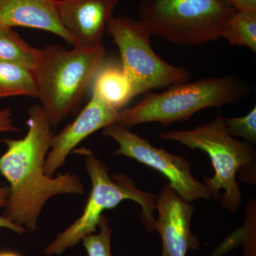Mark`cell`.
<instances>
[{"label":"cell","instance_id":"obj_1","mask_svg":"<svg viewBox=\"0 0 256 256\" xmlns=\"http://www.w3.org/2000/svg\"><path fill=\"white\" fill-rule=\"evenodd\" d=\"M28 131L22 139L2 140L6 150L0 156V174L10 184V196L4 216L28 232L37 228L45 204L58 194L84 193L78 175L66 173L47 176L45 160L54 133L42 106L28 108Z\"/></svg>","mask_w":256,"mask_h":256},{"label":"cell","instance_id":"obj_2","mask_svg":"<svg viewBox=\"0 0 256 256\" xmlns=\"http://www.w3.org/2000/svg\"><path fill=\"white\" fill-rule=\"evenodd\" d=\"M160 137L205 152L215 171L213 178L205 176L203 183L210 198L220 200L222 206L232 213L238 212L242 193L237 173L244 182H256V152L252 144L230 136L220 116L194 129L161 132Z\"/></svg>","mask_w":256,"mask_h":256},{"label":"cell","instance_id":"obj_3","mask_svg":"<svg viewBox=\"0 0 256 256\" xmlns=\"http://www.w3.org/2000/svg\"><path fill=\"white\" fill-rule=\"evenodd\" d=\"M33 70L38 98L52 128L78 110L106 57L102 44L67 50L58 45L42 48Z\"/></svg>","mask_w":256,"mask_h":256},{"label":"cell","instance_id":"obj_4","mask_svg":"<svg viewBox=\"0 0 256 256\" xmlns=\"http://www.w3.org/2000/svg\"><path fill=\"white\" fill-rule=\"evenodd\" d=\"M250 92V86L234 75L180 82L162 92H149L136 106L120 110L118 124L128 129L152 122L168 126L188 120L203 109L238 102Z\"/></svg>","mask_w":256,"mask_h":256},{"label":"cell","instance_id":"obj_5","mask_svg":"<svg viewBox=\"0 0 256 256\" xmlns=\"http://www.w3.org/2000/svg\"><path fill=\"white\" fill-rule=\"evenodd\" d=\"M235 12L224 0H140L138 6L152 36L185 46L222 38Z\"/></svg>","mask_w":256,"mask_h":256},{"label":"cell","instance_id":"obj_6","mask_svg":"<svg viewBox=\"0 0 256 256\" xmlns=\"http://www.w3.org/2000/svg\"><path fill=\"white\" fill-rule=\"evenodd\" d=\"M82 154L86 156V169L92 182L90 196L78 220L58 234L45 248L47 256H60L78 244L84 237L95 233L104 210L118 206L124 200H132L140 205L143 225L148 233L154 232V210L158 196L139 190L126 175L117 174L111 178L108 168L92 152L84 150Z\"/></svg>","mask_w":256,"mask_h":256},{"label":"cell","instance_id":"obj_7","mask_svg":"<svg viewBox=\"0 0 256 256\" xmlns=\"http://www.w3.org/2000/svg\"><path fill=\"white\" fill-rule=\"evenodd\" d=\"M106 32L118 47L121 65L131 82L134 97L188 82L191 78L186 69L172 65L156 54L152 46V35L139 20L114 16Z\"/></svg>","mask_w":256,"mask_h":256},{"label":"cell","instance_id":"obj_8","mask_svg":"<svg viewBox=\"0 0 256 256\" xmlns=\"http://www.w3.org/2000/svg\"><path fill=\"white\" fill-rule=\"evenodd\" d=\"M102 134L118 143V149L114 154L132 158L160 172L184 200L188 202L200 198L210 200L205 185L194 178L191 162L184 156L172 154L164 148H156L146 138L118 124L104 128Z\"/></svg>","mask_w":256,"mask_h":256},{"label":"cell","instance_id":"obj_9","mask_svg":"<svg viewBox=\"0 0 256 256\" xmlns=\"http://www.w3.org/2000/svg\"><path fill=\"white\" fill-rule=\"evenodd\" d=\"M182 198L169 183L156 197L158 218L154 230L162 242V256H186L190 249L196 250L201 244L191 230L194 206Z\"/></svg>","mask_w":256,"mask_h":256},{"label":"cell","instance_id":"obj_10","mask_svg":"<svg viewBox=\"0 0 256 256\" xmlns=\"http://www.w3.org/2000/svg\"><path fill=\"white\" fill-rule=\"evenodd\" d=\"M120 111L114 110L94 94L88 104L73 122L60 133L54 134L44 164V172L54 176L64 166L67 156L79 143L96 131L110 124H118Z\"/></svg>","mask_w":256,"mask_h":256},{"label":"cell","instance_id":"obj_11","mask_svg":"<svg viewBox=\"0 0 256 256\" xmlns=\"http://www.w3.org/2000/svg\"><path fill=\"white\" fill-rule=\"evenodd\" d=\"M119 0H56L60 22L77 47L101 44Z\"/></svg>","mask_w":256,"mask_h":256},{"label":"cell","instance_id":"obj_12","mask_svg":"<svg viewBox=\"0 0 256 256\" xmlns=\"http://www.w3.org/2000/svg\"><path fill=\"white\" fill-rule=\"evenodd\" d=\"M0 26L44 30L77 47L76 42L60 22L56 0H0Z\"/></svg>","mask_w":256,"mask_h":256},{"label":"cell","instance_id":"obj_13","mask_svg":"<svg viewBox=\"0 0 256 256\" xmlns=\"http://www.w3.org/2000/svg\"><path fill=\"white\" fill-rule=\"evenodd\" d=\"M114 109L120 111L132 98V87L122 65L104 64L92 82V94Z\"/></svg>","mask_w":256,"mask_h":256},{"label":"cell","instance_id":"obj_14","mask_svg":"<svg viewBox=\"0 0 256 256\" xmlns=\"http://www.w3.org/2000/svg\"><path fill=\"white\" fill-rule=\"evenodd\" d=\"M42 50L26 43L12 28L0 26V62L34 70L41 60Z\"/></svg>","mask_w":256,"mask_h":256},{"label":"cell","instance_id":"obj_15","mask_svg":"<svg viewBox=\"0 0 256 256\" xmlns=\"http://www.w3.org/2000/svg\"><path fill=\"white\" fill-rule=\"evenodd\" d=\"M20 96H38L33 70L0 62V98Z\"/></svg>","mask_w":256,"mask_h":256},{"label":"cell","instance_id":"obj_16","mask_svg":"<svg viewBox=\"0 0 256 256\" xmlns=\"http://www.w3.org/2000/svg\"><path fill=\"white\" fill-rule=\"evenodd\" d=\"M222 38L230 45L246 46L256 52V12L236 11Z\"/></svg>","mask_w":256,"mask_h":256},{"label":"cell","instance_id":"obj_17","mask_svg":"<svg viewBox=\"0 0 256 256\" xmlns=\"http://www.w3.org/2000/svg\"><path fill=\"white\" fill-rule=\"evenodd\" d=\"M98 226L100 233L90 234L82 239L88 256H112L111 237L112 229L105 215L101 216Z\"/></svg>","mask_w":256,"mask_h":256},{"label":"cell","instance_id":"obj_18","mask_svg":"<svg viewBox=\"0 0 256 256\" xmlns=\"http://www.w3.org/2000/svg\"><path fill=\"white\" fill-rule=\"evenodd\" d=\"M227 132L233 138H242L250 144L256 143V107L242 117L223 118Z\"/></svg>","mask_w":256,"mask_h":256},{"label":"cell","instance_id":"obj_19","mask_svg":"<svg viewBox=\"0 0 256 256\" xmlns=\"http://www.w3.org/2000/svg\"><path fill=\"white\" fill-rule=\"evenodd\" d=\"M10 196L9 186L0 185V208H5L8 204V198ZM0 228H6L12 230L15 233L23 235L28 232L26 229L16 225L4 216H0Z\"/></svg>","mask_w":256,"mask_h":256},{"label":"cell","instance_id":"obj_20","mask_svg":"<svg viewBox=\"0 0 256 256\" xmlns=\"http://www.w3.org/2000/svg\"><path fill=\"white\" fill-rule=\"evenodd\" d=\"M11 109L4 108L0 110V132H18L20 130L13 122Z\"/></svg>","mask_w":256,"mask_h":256},{"label":"cell","instance_id":"obj_21","mask_svg":"<svg viewBox=\"0 0 256 256\" xmlns=\"http://www.w3.org/2000/svg\"><path fill=\"white\" fill-rule=\"evenodd\" d=\"M236 11L256 12V0H224Z\"/></svg>","mask_w":256,"mask_h":256},{"label":"cell","instance_id":"obj_22","mask_svg":"<svg viewBox=\"0 0 256 256\" xmlns=\"http://www.w3.org/2000/svg\"><path fill=\"white\" fill-rule=\"evenodd\" d=\"M0 256H22L18 252L14 250H0Z\"/></svg>","mask_w":256,"mask_h":256},{"label":"cell","instance_id":"obj_23","mask_svg":"<svg viewBox=\"0 0 256 256\" xmlns=\"http://www.w3.org/2000/svg\"></svg>","mask_w":256,"mask_h":256}]
</instances>
